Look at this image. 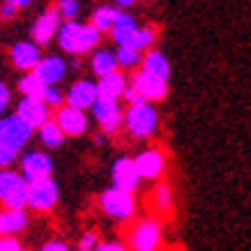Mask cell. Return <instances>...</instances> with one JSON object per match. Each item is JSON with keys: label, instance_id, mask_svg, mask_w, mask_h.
<instances>
[{"label": "cell", "instance_id": "obj_1", "mask_svg": "<svg viewBox=\"0 0 251 251\" xmlns=\"http://www.w3.org/2000/svg\"><path fill=\"white\" fill-rule=\"evenodd\" d=\"M99 35L101 32L95 28V25H81L76 21H65L58 30V44H60L62 51L67 53H88L90 49L99 44Z\"/></svg>", "mask_w": 251, "mask_h": 251}, {"label": "cell", "instance_id": "obj_2", "mask_svg": "<svg viewBox=\"0 0 251 251\" xmlns=\"http://www.w3.org/2000/svg\"><path fill=\"white\" fill-rule=\"evenodd\" d=\"M125 125H127V131L136 138H148L157 131V125H159V115L154 111V106L150 101H136V104H129L127 113H125Z\"/></svg>", "mask_w": 251, "mask_h": 251}, {"label": "cell", "instance_id": "obj_3", "mask_svg": "<svg viewBox=\"0 0 251 251\" xmlns=\"http://www.w3.org/2000/svg\"><path fill=\"white\" fill-rule=\"evenodd\" d=\"M164 226L157 217L138 219L129 228V251H159Z\"/></svg>", "mask_w": 251, "mask_h": 251}, {"label": "cell", "instance_id": "obj_4", "mask_svg": "<svg viewBox=\"0 0 251 251\" xmlns=\"http://www.w3.org/2000/svg\"><path fill=\"white\" fill-rule=\"evenodd\" d=\"M28 189L30 182L23 177L21 171H0V203L5 207H28Z\"/></svg>", "mask_w": 251, "mask_h": 251}, {"label": "cell", "instance_id": "obj_5", "mask_svg": "<svg viewBox=\"0 0 251 251\" xmlns=\"http://www.w3.org/2000/svg\"><path fill=\"white\" fill-rule=\"evenodd\" d=\"M99 207L104 210V214H108L115 221H129L136 212V201L129 191H122L118 187L101 191L99 196Z\"/></svg>", "mask_w": 251, "mask_h": 251}, {"label": "cell", "instance_id": "obj_6", "mask_svg": "<svg viewBox=\"0 0 251 251\" xmlns=\"http://www.w3.org/2000/svg\"><path fill=\"white\" fill-rule=\"evenodd\" d=\"M30 136H32V127L19 113L0 118V143L21 150L23 145L30 141Z\"/></svg>", "mask_w": 251, "mask_h": 251}, {"label": "cell", "instance_id": "obj_7", "mask_svg": "<svg viewBox=\"0 0 251 251\" xmlns=\"http://www.w3.org/2000/svg\"><path fill=\"white\" fill-rule=\"evenodd\" d=\"M92 115L95 120L99 122V127L104 134H118L120 127L125 125V115H122L120 106H118V99H106V97H99L92 106Z\"/></svg>", "mask_w": 251, "mask_h": 251}, {"label": "cell", "instance_id": "obj_8", "mask_svg": "<svg viewBox=\"0 0 251 251\" xmlns=\"http://www.w3.org/2000/svg\"><path fill=\"white\" fill-rule=\"evenodd\" d=\"M55 203H58V184H55L51 177L30 182V189H28V207H32L35 212H49V210L55 207Z\"/></svg>", "mask_w": 251, "mask_h": 251}, {"label": "cell", "instance_id": "obj_9", "mask_svg": "<svg viewBox=\"0 0 251 251\" xmlns=\"http://www.w3.org/2000/svg\"><path fill=\"white\" fill-rule=\"evenodd\" d=\"M111 177H113V187L122 191H134L138 189V184H141V173H138V166H136V159H131V157H118L111 168Z\"/></svg>", "mask_w": 251, "mask_h": 251}, {"label": "cell", "instance_id": "obj_10", "mask_svg": "<svg viewBox=\"0 0 251 251\" xmlns=\"http://www.w3.org/2000/svg\"><path fill=\"white\" fill-rule=\"evenodd\" d=\"M134 159H136L138 173L143 180H159L166 173L168 159L164 150H159V148H148L143 152H138V157H134Z\"/></svg>", "mask_w": 251, "mask_h": 251}, {"label": "cell", "instance_id": "obj_11", "mask_svg": "<svg viewBox=\"0 0 251 251\" xmlns=\"http://www.w3.org/2000/svg\"><path fill=\"white\" fill-rule=\"evenodd\" d=\"M21 173L28 182L51 177V173H53V161H51V157L46 152H39V150L25 152L21 157Z\"/></svg>", "mask_w": 251, "mask_h": 251}, {"label": "cell", "instance_id": "obj_12", "mask_svg": "<svg viewBox=\"0 0 251 251\" xmlns=\"http://www.w3.org/2000/svg\"><path fill=\"white\" fill-rule=\"evenodd\" d=\"M131 85L141 92V97L145 101H161V99L168 95V81L166 78H159V76H152L148 72H136L131 76Z\"/></svg>", "mask_w": 251, "mask_h": 251}, {"label": "cell", "instance_id": "obj_13", "mask_svg": "<svg viewBox=\"0 0 251 251\" xmlns=\"http://www.w3.org/2000/svg\"><path fill=\"white\" fill-rule=\"evenodd\" d=\"M55 120H58V125L62 127V131H65L67 136H81V134H85V129H88V115L83 113V108L69 106V104L58 108Z\"/></svg>", "mask_w": 251, "mask_h": 251}, {"label": "cell", "instance_id": "obj_14", "mask_svg": "<svg viewBox=\"0 0 251 251\" xmlns=\"http://www.w3.org/2000/svg\"><path fill=\"white\" fill-rule=\"evenodd\" d=\"M16 113L21 115L32 129H39V127L49 120V106L44 104V99L23 97L21 101H19V106H16Z\"/></svg>", "mask_w": 251, "mask_h": 251}, {"label": "cell", "instance_id": "obj_15", "mask_svg": "<svg viewBox=\"0 0 251 251\" xmlns=\"http://www.w3.org/2000/svg\"><path fill=\"white\" fill-rule=\"evenodd\" d=\"M99 99V88L97 83H92V81H76V83L72 85L67 90V104L69 106H76V108H92L95 106V101Z\"/></svg>", "mask_w": 251, "mask_h": 251}, {"label": "cell", "instance_id": "obj_16", "mask_svg": "<svg viewBox=\"0 0 251 251\" xmlns=\"http://www.w3.org/2000/svg\"><path fill=\"white\" fill-rule=\"evenodd\" d=\"M58 30H60V12L58 9H49L32 25V39L39 46H44L58 35Z\"/></svg>", "mask_w": 251, "mask_h": 251}, {"label": "cell", "instance_id": "obj_17", "mask_svg": "<svg viewBox=\"0 0 251 251\" xmlns=\"http://www.w3.org/2000/svg\"><path fill=\"white\" fill-rule=\"evenodd\" d=\"M9 55H12L14 67L23 69V72H32V69L37 67V62L42 60L37 42H19V44L12 46V53Z\"/></svg>", "mask_w": 251, "mask_h": 251}, {"label": "cell", "instance_id": "obj_18", "mask_svg": "<svg viewBox=\"0 0 251 251\" xmlns=\"http://www.w3.org/2000/svg\"><path fill=\"white\" fill-rule=\"evenodd\" d=\"M32 72H35L46 85H58L62 78H65L67 65H65V60L58 58V55H46V58H42V60L37 62V67L32 69Z\"/></svg>", "mask_w": 251, "mask_h": 251}, {"label": "cell", "instance_id": "obj_19", "mask_svg": "<svg viewBox=\"0 0 251 251\" xmlns=\"http://www.w3.org/2000/svg\"><path fill=\"white\" fill-rule=\"evenodd\" d=\"M28 226V212L25 207H5L0 212V237H16Z\"/></svg>", "mask_w": 251, "mask_h": 251}, {"label": "cell", "instance_id": "obj_20", "mask_svg": "<svg viewBox=\"0 0 251 251\" xmlns=\"http://www.w3.org/2000/svg\"><path fill=\"white\" fill-rule=\"evenodd\" d=\"M150 207L154 210V214L159 217H171L175 210V196H173V187L168 182H157L154 189L150 191Z\"/></svg>", "mask_w": 251, "mask_h": 251}, {"label": "cell", "instance_id": "obj_21", "mask_svg": "<svg viewBox=\"0 0 251 251\" xmlns=\"http://www.w3.org/2000/svg\"><path fill=\"white\" fill-rule=\"evenodd\" d=\"M136 32H138V25H136V21H134V16L120 12L118 21H115L113 28H111L113 42L118 46H129L131 42H134V37H136Z\"/></svg>", "mask_w": 251, "mask_h": 251}, {"label": "cell", "instance_id": "obj_22", "mask_svg": "<svg viewBox=\"0 0 251 251\" xmlns=\"http://www.w3.org/2000/svg\"><path fill=\"white\" fill-rule=\"evenodd\" d=\"M97 88H99V97L120 99L122 95H125V90H127V81H125V76L115 69V72H111V74H106V76L99 78Z\"/></svg>", "mask_w": 251, "mask_h": 251}, {"label": "cell", "instance_id": "obj_23", "mask_svg": "<svg viewBox=\"0 0 251 251\" xmlns=\"http://www.w3.org/2000/svg\"><path fill=\"white\" fill-rule=\"evenodd\" d=\"M143 72L152 74V76L166 78L171 76V65H168V58L161 51H148L143 55Z\"/></svg>", "mask_w": 251, "mask_h": 251}, {"label": "cell", "instance_id": "obj_24", "mask_svg": "<svg viewBox=\"0 0 251 251\" xmlns=\"http://www.w3.org/2000/svg\"><path fill=\"white\" fill-rule=\"evenodd\" d=\"M37 131H39V141H42V145H44V148H60L62 141H65V136H67V134L62 131V127L58 125V120H55V118H53V120L49 118V120H46Z\"/></svg>", "mask_w": 251, "mask_h": 251}, {"label": "cell", "instance_id": "obj_25", "mask_svg": "<svg viewBox=\"0 0 251 251\" xmlns=\"http://www.w3.org/2000/svg\"><path fill=\"white\" fill-rule=\"evenodd\" d=\"M115 69H118V58H115V53L106 51V49L95 51V55H92V72H95L99 78L111 74V72H115Z\"/></svg>", "mask_w": 251, "mask_h": 251}, {"label": "cell", "instance_id": "obj_26", "mask_svg": "<svg viewBox=\"0 0 251 251\" xmlns=\"http://www.w3.org/2000/svg\"><path fill=\"white\" fill-rule=\"evenodd\" d=\"M49 85L42 81V78L35 74V72H28L25 76L19 81V90L23 92V97H35V99H42L44 97V92Z\"/></svg>", "mask_w": 251, "mask_h": 251}, {"label": "cell", "instance_id": "obj_27", "mask_svg": "<svg viewBox=\"0 0 251 251\" xmlns=\"http://www.w3.org/2000/svg\"><path fill=\"white\" fill-rule=\"evenodd\" d=\"M118 16H120V12H118L115 7H111V5L97 7L95 12H92V25H95L99 32H106V30L113 28V23L118 21Z\"/></svg>", "mask_w": 251, "mask_h": 251}, {"label": "cell", "instance_id": "obj_28", "mask_svg": "<svg viewBox=\"0 0 251 251\" xmlns=\"http://www.w3.org/2000/svg\"><path fill=\"white\" fill-rule=\"evenodd\" d=\"M115 58H118V67H136L143 60V51H138L136 46H118Z\"/></svg>", "mask_w": 251, "mask_h": 251}, {"label": "cell", "instance_id": "obj_29", "mask_svg": "<svg viewBox=\"0 0 251 251\" xmlns=\"http://www.w3.org/2000/svg\"><path fill=\"white\" fill-rule=\"evenodd\" d=\"M154 42V28H138L136 37L131 42L129 46H136L138 51H145V49H150Z\"/></svg>", "mask_w": 251, "mask_h": 251}, {"label": "cell", "instance_id": "obj_30", "mask_svg": "<svg viewBox=\"0 0 251 251\" xmlns=\"http://www.w3.org/2000/svg\"><path fill=\"white\" fill-rule=\"evenodd\" d=\"M58 12L65 21H74L81 12V5H78V0H60L58 2Z\"/></svg>", "mask_w": 251, "mask_h": 251}, {"label": "cell", "instance_id": "obj_31", "mask_svg": "<svg viewBox=\"0 0 251 251\" xmlns=\"http://www.w3.org/2000/svg\"><path fill=\"white\" fill-rule=\"evenodd\" d=\"M44 104L49 108H60V104H62V99H67V95H62L60 90H58V88H55V85H49V88H46V92H44Z\"/></svg>", "mask_w": 251, "mask_h": 251}, {"label": "cell", "instance_id": "obj_32", "mask_svg": "<svg viewBox=\"0 0 251 251\" xmlns=\"http://www.w3.org/2000/svg\"><path fill=\"white\" fill-rule=\"evenodd\" d=\"M19 152H21V150H16V148H12V145L0 143V168H7L9 164L19 157Z\"/></svg>", "mask_w": 251, "mask_h": 251}, {"label": "cell", "instance_id": "obj_33", "mask_svg": "<svg viewBox=\"0 0 251 251\" xmlns=\"http://www.w3.org/2000/svg\"><path fill=\"white\" fill-rule=\"evenodd\" d=\"M97 244H99V240H97V233H85L83 237H81V242H78V249L81 251H95L97 249Z\"/></svg>", "mask_w": 251, "mask_h": 251}, {"label": "cell", "instance_id": "obj_34", "mask_svg": "<svg viewBox=\"0 0 251 251\" xmlns=\"http://www.w3.org/2000/svg\"><path fill=\"white\" fill-rule=\"evenodd\" d=\"M0 251H23V244L16 237H0Z\"/></svg>", "mask_w": 251, "mask_h": 251}, {"label": "cell", "instance_id": "obj_35", "mask_svg": "<svg viewBox=\"0 0 251 251\" xmlns=\"http://www.w3.org/2000/svg\"><path fill=\"white\" fill-rule=\"evenodd\" d=\"M95 251H129V247H125L122 242H99Z\"/></svg>", "mask_w": 251, "mask_h": 251}, {"label": "cell", "instance_id": "obj_36", "mask_svg": "<svg viewBox=\"0 0 251 251\" xmlns=\"http://www.w3.org/2000/svg\"><path fill=\"white\" fill-rule=\"evenodd\" d=\"M122 97H125V101H127V104H136V101H141V92L136 90V88H134V85H127V90H125V95H122Z\"/></svg>", "mask_w": 251, "mask_h": 251}, {"label": "cell", "instance_id": "obj_37", "mask_svg": "<svg viewBox=\"0 0 251 251\" xmlns=\"http://www.w3.org/2000/svg\"><path fill=\"white\" fill-rule=\"evenodd\" d=\"M7 104H9V88L2 83V81H0V115L5 113Z\"/></svg>", "mask_w": 251, "mask_h": 251}, {"label": "cell", "instance_id": "obj_38", "mask_svg": "<svg viewBox=\"0 0 251 251\" xmlns=\"http://www.w3.org/2000/svg\"><path fill=\"white\" fill-rule=\"evenodd\" d=\"M39 251H69V247L65 242H60V240H51V242H46Z\"/></svg>", "mask_w": 251, "mask_h": 251}, {"label": "cell", "instance_id": "obj_39", "mask_svg": "<svg viewBox=\"0 0 251 251\" xmlns=\"http://www.w3.org/2000/svg\"><path fill=\"white\" fill-rule=\"evenodd\" d=\"M0 14H2V19H14L16 5H12V2H5V5L0 7Z\"/></svg>", "mask_w": 251, "mask_h": 251}, {"label": "cell", "instance_id": "obj_40", "mask_svg": "<svg viewBox=\"0 0 251 251\" xmlns=\"http://www.w3.org/2000/svg\"><path fill=\"white\" fill-rule=\"evenodd\" d=\"M7 2H12V5H16V7H25V5H30L32 0H7Z\"/></svg>", "mask_w": 251, "mask_h": 251}, {"label": "cell", "instance_id": "obj_41", "mask_svg": "<svg viewBox=\"0 0 251 251\" xmlns=\"http://www.w3.org/2000/svg\"><path fill=\"white\" fill-rule=\"evenodd\" d=\"M115 2H118L120 7H131V5H134L136 0H115Z\"/></svg>", "mask_w": 251, "mask_h": 251}, {"label": "cell", "instance_id": "obj_42", "mask_svg": "<svg viewBox=\"0 0 251 251\" xmlns=\"http://www.w3.org/2000/svg\"><path fill=\"white\" fill-rule=\"evenodd\" d=\"M76 251H81V249H76Z\"/></svg>", "mask_w": 251, "mask_h": 251}, {"label": "cell", "instance_id": "obj_43", "mask_svg": "<svg viewBox=\"0 0 251 251\" xmlns=\"http://www.w3.org/2000/svg\"><path fill=\"white\" fill-rule=\"evenodd\" d=\"M0 16H2V14H0Z\"/></svg>", "mask_w": 251, "mask_h": 251}]
</instances>
